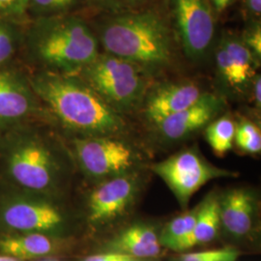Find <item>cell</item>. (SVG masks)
Wrapping results in <instances>:
<instances>
[{
  "label": "cell",
  "mask_w": 261,
  "mask_h": 261,
  "mask_svg": "<svg viewBox=\"0 0 261 261\" xmlns=\"http://www.w3.org/2000/svg\"><path fill=\"white\" fill-rule=\"evenodd\" d=\"M234 143L244 153L257 155L261 151V133L259 127L249 119L236 123Z\"/></svg>",
  "instance_id": "21"
},
{
  "label": "cell",
  "mask_w": 261,
  "mask_h": 261,
  "mask_svg": "<svg viewBox=\"0 0 261 261\" xmlns=\"http://www.w3.org/2000/svg\"><path fill=\"white\" fill-rule=\"evenodd\" d=\"M23 0H0V10H6L8 8H15L19 6Z\"/></svg>",
  "instance_id": "29"
},
{
  "label": "cell",
  "mask_w": 261,
  "mask_h": 261,
  "mask_svg": "<svg viewBox=\"0 0 261 261\" xmlns=\"http://www.w3.org/2000/svg\"><path fill=\"white\" fill-rule=\"evenodd\" d=\"M150 168L168 187L183 211L188 209L194 195L210 181L238 176L235 171L210 163L197 146L181 150Z\"/></svg>",
  "instance_id": "9"
},
{
  "label": "cell",
  "mask_w": 261,
  "mask_h": 261,
  "mask_svg": "<svg viewBox=\"0 0 261 261\" xmlns=\"http://www.w3.org/2000/svg\"><path fill=\"white\" fill-rule=\"evenodd\" d=\"M75 2L76 0H23L19 6L24 4L39 12L53 13L68 9Z\"/></svg>",
  "instance_id": "23"
},
{
  "label": "cell",
  "mask_w": 261,
  "mask_h": 261,
  "mask_svg": "<svg viewBox=\"0 0 261 261\" xmlns=\"http://www.w3.org/2000/svg\"><path fill=\"white\" fill-rule=\"evenodd\" d=\"M0 261H25L22 259H19L18 257L12 256L9 254H5V253H1L0 252Z\"/></svg>",
  "instance_id": "32"
},
{
  "label": "cell",
  "mask_w": 261,
  "mask_h": 261,
  "mask_svg": "<svg viewBox=\"0 0 261 261\" xmlns=\"http://www.w3.org/2000/svg\"><path fill=\"white\" fill-rule=\"evenodd\" d=\"M240 255V250L229 246L200 252H180L171 261H238Z\"/></svg>",
  "instance_id": "22"
},
{
  "label": "cell",
  "mask_w": 261,
  "mask_h": 261,
  "mask_svg": "<svg viewBox=\"0 0 261 261\" xmlns=\"http://www.w3.org/2000/svg\"><path fill=\"white\" fill-rule=\"evenodd\" d=\"M145 185L141 170L96 183L86 198V222L95 232H109L126 223Z\"/></svg>",
  "instance_id": "5"
},
{
  "label": "cell",
  "mask_w": 261,
  "mask_h": 261,
  "mask_svg": "<svg viewBox=\"0 0 261 261\" xmlns=\"http://www.w3.org/2000/svg\"><path fill=\"white\" fill-rule=\"evenodd\" d=\"M224 106L222 97L205 92L194 105L166 118L153 128L163 143L180 142L205 128L224 111Z\"/></svg>",
  "instance_id": "12"
},
{
  "label": "cell",
  "mask_w": 261,
  "mask_h": 261,
  "mask_svg": "<svg viewBox=\"0 0 261 261\" xmlns=\"http://www.w3.org/2000/svg\"><path fill=\"white\" fill-rule=\"evenodd\" d=\"M15 51L14 38L9 28L0 23V64L8 61Z\"/></svg>",
  "instance_id": "25"
},
{
  "label": "cell",
  "mask_w": 261,
  "mask_h": 261,
  "mask_svg": "<svg viewBox=\"0 0 261 261\" xmlns=\"http://www.w3.org/2000/svg\"><path fill=\"white\" fill-rule=\"evenodd\" d=\"M200 204L192 209H187L183 213L170 220L160 229V243L164 249L174 251L181 242L191 234L198 214Z\"/></svg>",
  "instance_id": "19"
},
{
  "label": "cell",
  "mask_w": 261,
  "mask_h": 261,
  "mask_svg": "<svg viewBox=\"0 0 261 261\" xmlns=\"http://www.w3.org/2000/svg\"><path fill=\"white\" fill-rule=\"evenodd\" d=\"M79 261H160V259H145L130 256L119 252H97L86 255Z\"/></svg>",
  "instance_id": "26"
},
{
  "label": "cell",
  "mask_w": 261,
  "mask_h": 261,
  "mask_svg": "<svg viewBox=\"0 0 261 261\" xmlns=\"http://www.w3.org/2000/svg\"><path fill=\"white\" fill-rule=\"evenodd\" d=\"M259 198L246 187L219 193L220 233L234 244L252 242L259 230Z\"/></svg>",
  "instance_id": "11"
},
{
  "label": "cell",
  "mask_w": 261,
  "mask_h": 261,
  "mask_svg": "<svg viewBox=\"0 0 261 261\" xmlns=\"http://www.w3.org/2000/svg\"><path fill=\"white\" fill-rule=\"evenodd\" d=\"M11 179L30 194L55 196L62 179V167L55 152L38 139L14 144L6 159Z\"/></svg>",
  "instance_id": "6"
},
{
  "label": "cell",
  "mask_w": 261,
  "mask_h": 261,
  "mask_svg": "<svg viewBox=\"0 0 261 261\" xmlns=\"http://www.w3.org/2000/svg\"><path fill=\"white\" fill-rule=\"evenodd\" d=\"M161 227L147 221L126 223L110 234L98 252H119L130 256L160 259L164 248L160 243Z\"/></svg>",
  "instance_id": "14"
},
{
  "label": "cell",
  "mask_w": 261,
  "mask_h": 261,
  "mask_svg": "<svg viewBox=\"0 0 261 261\" xmlns=\"http://www.w3.org/2000/svg\"><path fill=\"white\" fill-rule=\"evenodd\" d=\"M28 261H70L68 259H65L63 257H60L58 255H49V256H43V257H39V258H35V259H31Z\"/></svg>",
  "instance_id": "31"
},
{
  "label": "cell",
  "mask_w": 261,
  "mask_h": 261,
  "mask_svg": "<svg viewBox=\"0 0 261 261\" xmlns=\"http://www.w3.org/2000/svg\"><path fill=\"white\" fill-rule=\"evenodd\" d=\"M73 146L79 167L95 184L141 170L140 151L122 137H82Z\"/></svg>",
  "instance_id": "8"
},
{
  "label": "cell",
  "mask_w": 261,
  "mask_h": 261,
  "mask_svg": "<svg viewBox=\"0 0 261 261\" xmlns=\"http://www.w3.org/2000/svg\"><path fill=\"white\" fill-rule=\"evenodd\" d=\"M103 3H108V4H119L121 2H126L128 0H99Z\"/></svg>",
  "instance_id": "33"
},
{
  "label": "cell",
  "mask_w": 261,
  "mask_h": 261,
  "mask_svg": "<svg viewBox=\"0 0 261 261\" xmlns=\"http://www.w3.org/2000/svg\"><path fill=\"white\" fill-rule=\"evenodd\" d=\"M39 58L65 73H77L99 53V41L83 20L56 19L45 24L36 40Z\"/></svg>",
  "instance_id": "4"
},
{
  "label": "cell",
  "mask_w": 261,
  "mask_h": 261,
  "mask_svg": "<svg viewBox=\"0 0 261 261\" xmlns=\"http://www.w3.org/2000/svg\"><path fill=\"white\" fill-rule=\"evenodd\" d=\"M196 224L191 234L174 249V252H189L190 250L214 242L220 235L219 193L211 192L199 202Z\"/></svg>",
  "instance_id": "18"
},
{
  "label": "cell",
  "mask_w": 261,
  "mask_h": 261,
  "mask_svg": "<svg viewBox=\"0 0 261 261\" xmlns=\"http://www.w3.org/2000/svg\"><path fill=\"white\" fill-rule=\"evenodd\" d=\"M215 61L219 80L232 91L242 92L256 75L258 61L242 38L224 35L216 48Z\"/></svg>",
  "instance_id": "13"
},
{
  "label": "cell",
  "mask_w": 261,
  "mask_h": 261,
  "mask_svg": "<svg viewBox=\"0 0 261 261\" xmlns=\"http://www.w3.org/2000/svg\"><path fill=\"white\" fill-rule=\"evenodd\" d=\"M236 122L229 115L218 116L205 127V139L218 156H224L233 148Z\"/></svg>",
  "instance_id": "20"
},
{
  "label": "cell",
  "mask_w": 261,
  "mask_h": 261,
  "mask_svg": "<svg viewBox=\"0 0 261 261\" xmlns=\"http://www.w3.org/2000/svg\"><path fill=\"white\" fill-rule=\"evenodd\" d=\"M204 93L199 86L189 82L159 84L146 92L141 105L143 115L153 127L191 107Z\"/></svg>",
  "instance_id": "15"
},
{
  "label": "cell",
  "mask_w": 261,
  "mask_h": 261,
  "mask_svg": "<svg viewBox=\"0 0 261 261\" xmlns=\"http://www.w3.org/2000/svg\"><path fill=\"white\" fill-rule=\"evenodd\" d=\"M243 42L251 50L252 56L259 62L261 58V28L259 23H255L252 28L246 31Z\"/></svg>",
  "instance_id": "24"
},
{
  "label": "cell",
  "mask_w": 261,
  "mask_h": 261,
  "mask_svg": "<svg viewBox=\"0 0 261 261\" xmlns=\"http://www.w3.org/2000/svg\"><path fill=\"white\" fill-rule=\"evenodd\" d=\"M88 84L115 112H134L149 89L150 74L140 66L118 56L99 54L80 71Z\"/></svg>",
  "instance_id": "3"
},
{
  "label": "cell",
  "mask_w": 261,
  "mask_h": 261,
  "mask_svg": "<svg viewBox=\"0 0 261 261\" xmlns=\"http://www.w3.org/2000/svg\"><path fill=\"white\" fill-rule=\"evenodd\" d=\"M179 44L187 57L201 60L209 51L215 34L209 0H171Z\"/></svg>",
  "instance_id": "10"
},
{
  "label": "cell",
  "mask_w": 261,
  "mask_h": 261,
  "mask_svg": "<svg viewBox=\"0 0 261 261\" xmlns=\"http://www.w3.org/2000/svg\"><path fill=\"white\" fill-rule=\"evenodd\" d=\"M64 237L44 233H9L0 237V252L31 260L43 256L58 255L67 249Z\"/></svg>",
  "instance_id": "16"
},
{
  "label": "cell",
  "mask_w": 261,
  "mask_h": 261,
  "mask_svg": "<svg viewBox=\"0 0 261 261\" xmlns=\"http://www.w3.org/2000/svg\"><path fill=\"white\" fill-rule=\"evenodd\" d=\"M245 5L250 15L259 18L261 13V0H245Z\"/></svg>",
  "instance_id": "28"
},
{
  "label": "cell",
  "mask_w": 261,
  "mask_h": 261,
  "mask_svg": "<svg viewBox=\"0 0 261 261\" xmlns=\"http://www.w3.org/2000/svg\"><path fill=\"white\" fill-rule=\"evenodd\" d=\"M252 101L255 108L260 109L261 107V79L260 75H254L252 81Z\"/></svg>",
  "instance_id": "27"
},
{
  "label": "cell",
  "mask_w": 261,
  "mask_h": 261,
  "mask_svg": "<svg viewBox=\"0 0 261 261\" xmlns=\"http://www.w3.org/2000/svg\"><path fill=\"white\" fill-rule=\"evenodd\" d=\"M69 219L51 197L28 193L0 200V228L9 233H44L64 237Z\"/></svg>",
  "instance_id": "7"
},
{
  "label": "cell",
  "mask_w": 261,
  "mask_h": 261,
  "mask_svg": "<svg viewBox=\"0 0 261 261\" xmlns=\"http://www.w3.org/2000/svg\"><path fill=\"white\" fill-rule=\"evenodd\" d=\"M211 1L214 5L215 9L218 12H223L225 8H227V6L231 2V0H211Z\"/></svg>",
  "instance_id": "30"
},
{
  "label": "cell",
  "mask_w": 261,
  "mask_h": 261,
  "mask_svg": "<svg viewBox=\"0 0 261 261\" xmlns=\"http://www.w3.org/2000/svg\"><path fill=\"white\" fill-rule=\"evenodd\" d=\"M34 92L57 119L84 137H123L127 123L85 84L70 75L47 73L33 82Z\"/></svg>",
  "instance_id": "1"
},
{
  "label": "cell",
  "mask_w": 261,
  "mask_h": 261,
  "mask_svg": "<svg viewBox=\"0 0 261 261\" xmlns=\"http://www.w3.org/2000/svg\"><path fill=\"white\" fill-rule=\"evenodd\" d=\"M171 31L156 12L119 15L100 28L98 41L106 53L140 66L149 74L172 59Z\"/></svg>",
  "instance_id": "2"
},
{
  "label": "cell",
  "mask_w": 261,
  "mask_h": 261,
  "mask_svg": "<svg viewBox=\"0 0 261 261\" xmlns=\"http://www.w3.org/2000/svg\"><path fill=\"white\" fill-rule=\"evenodd\" d=\"M35 101L27 85L16 76L0 72V125L18 121L34 110Z\"/></svg>",
  "instance_id": "17"
}]
</instances>
